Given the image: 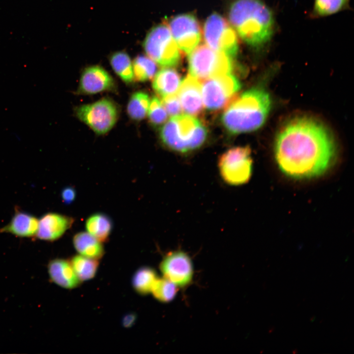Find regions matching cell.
<instances>
[{
	"mask_svg": "<svg viewBox=\"0 0 354 354\" xmlns=\"http://www.w3.org/2000/svg\"><path fill=\"white\" fill-rule=\"evenodd\" d=\"M274 154L280 170L295 179L319 177L333 165L336 155L334 140L321 123L308 117L295 118L280 130Z\"/></svg>",
	"mask_w": 354,
	"mask_h": 354,
	"instance_id": "1",
	"label": "cell"
},
{
	"mask_svg": "<svg viewBox=\"0 0 354 354\" xmlns=\"http://www.w3.org/2000/svg\"><path fill=\"white\" fill-rule=\"evenodd\" d=\"M228 17L236 34L252 49L262 52L271 43L276 31V18L264 0H233Z\"/></svg>",
	"mask_w": 354,
	"mask_h": 354,
	"instance_id": "2",
	"label": "cell"
},
{
	"mask_svg": "<svg viewBox=\"0 0 354 354\" xmlns=\"http://www.w3.org/2000/svg\"><path fill=\"white\" fill-rule=\"evenodd\" d=\"M270 106V98L266 91L252 88L232 101L224 111L221 121L232 134L253 131L263 124Z\"/></svg>",
	"mask_w": 354,
	"mask_h": 354,
	"instance_id": "3",
	"label": "cell"
},
{
	"mask_svg": "<svg viewBox=\"0 0 354 354\" xmlns=\"http://www.w3.org/2000/svg\"><path fill=\"white\" fill-rule=\"evenodd\" d=\"M207 130L200 121L191 115L172 117L161 128L162 143L178 153H188L199 149L205 143Z\"/></svg>",
	"mask_w": 354,
	"mask_h": 354,
	"instance_id": "4",
	"label": "cell"
},
{
	"mask_svg": "<svg viewBox=\"0 0 354 354\" xmlns=\"http://www.w3.org/2000/svg\"><path fill=\"white\" fill-rule=\"evenodd\" d=\"M232 59L206 45L198 46L189 54V74L198 79H206L231 73L233 68Z\"/></svg>",
	"mask_w": 354,
	"mask_h": 354,
	"instance_id": "5",
	"label": "cell"
},
{
	"mask_svg": "<svg viewBox=\"0 0 354 354\" xmlns=\"http://www.w3.org/2000/svg\"><path fill=\"white\" fill-rule=\"evenodd\" d=\"M248 146L232 148L222 153L218 160V170L223 181L231 186L248 182L252 173L253 161Z\"/></svg>",
	"mask_w": 354,
	"mask_h": 354,
	"instance_id": "6",
	"label": "cell"
},
{
	"mask_svg": "<svg viewBox=\"0 0 354 354\" xmlns=\"http://www.w3.org/2000/svg\"><path fill=\"white\" fill-rule=\"evenodd\" d=\"M143 46L148 57L161 66H174L180 61L179 49L165 24L152 28L147 34Z\"/></svg>",
	"mask_w": 354,
	"mask_h": 354,
	"instance_id": "7",
	"label": "cell"
},
{
	"mask_svg": "<svg viewBox=\"0 0 354 354\" xmlns=\"http://www.w3.org/2000/svg\"><path fill=\"white\" fill-rule=\"evenodd\" d=\"M76 116L94 133L103 135L110 131L116 123L118 110L116 103L108 98L77 107Z\"/></svg>",
	"mask_w": 354,
	"mask_h": 354,
	"instance_id": "8",
	"label": "cell"
},
{
	"mask_svg": "<svg viewBox=\"0 0 354 354\" xmlns=\"http://www.w3.org/2000/svg\"><path fill=\"white\" fill-rule=\"evenodd\" d=\"M203 32L206 44L210 48L231 58L237 54V34L230 23L220 14L214 13L208 17Z\"/></svg>",
	"mask_w": 354,
	"mask_h": 354,
	"instance_id": "9",
	"label": "cell"
},
{
	"mask_svg": "<svg viewBox=\"0 0 354 354\" xmlns=\"http://www.w3.org/2000/svg\"><path fill=\"white\" fill-rule=\"evenodd\" d=\"M240 88V82L231 73L206 79L202 85L204 105L210 111L221 110L232 102Z\"/></svg>",
	"mask_w": 354,
	"mask_h": 354,
	"instance_id": "10",
	"label": "cell"
},
{
	"mask_svg": "<svg viewBox=\"0 0 354 354\" xmlns=\"http://www.w3.org/2000/svg\"><path fill=\"white\" fill-rule=\"evenodd\" d=\"M168 27L178 48L184 53L189 54L199 45L201 30L198 20L192 14L184 13L173 17Z\"/></svg>",
	"mask_w": 354,
	"mask_h": 354,
	"instance_id": "11",
	"label": "cell"
},
{
	"mask_svg": "<svg viewBox=\"0 0 354 354\" xmlns=\"http://www.w3.org/2000/svg\"><path fill=\"white\" fill-rule=\"evenodd\" d=\"M163 277L177 287H184L192 279L193 268L190 257L180 250L168 253L160 264Z\"/></svg>",
	"mask_w": 354,
	"mask_h": 354,
	"instance_id": "12",
	"label": "cell"
},
{
	"mask_svg": "<svg viewBox=\"0 0 354 354\" xmlns=\"http://www.w3.org/2000/svg\"><path fill=\"white\" fill-rule=\"evenodd\" d=\"M115 88L116 84L112 76L103 67L93 65L83 70L77 92L80 94H94L113 90Z\"/></svg>",
	"mask_w": 354,
	"mask_h": 354,
	"instance_id": "13",
	"label": "cell"
},
{
	"mask_svg": "<svg viewBox=\"0 0 354 354\" xmlns=\"http://www.w3.org/2000/svg\"><path fill=\"white\" fill-rule=\"evenodd\" d=\"M73 217L55 212H49L39 220L36 236L40 240L53 241L60 238L73 225Z\"/></svg>",
	"mask_w": 354,
	"mask_h": 354,
	"instance_id": "14",
	"label": "cell"
},
{
	"mask_svg": "<svg viewBox=\"0 0 354 354\" xmlns=\"http://www.w3.org/2000/svg\"><path fill=\"white\" fill-rule=\"evenodd\" d=\"M177 95L184 112L191 116L200 114L203 109L202 84L188 74L180 85Z\"/></svg>",
	"mask_w": 354,
	"mask_h": 354,
	"instance_id": "15",
	"label": "cell"
},
{
	"mask_svg": "<svg viewBox=\"0 0 354 354\" xmlns=\"http://www.w3.org/2000/svg\"><path fill=\"white\" fill-rule=\"evenodd\" d=\"M48 270L52 281L62 288L74 289L81 283L70 261L68 260L59 258L51 260L48 264Z\"/></svg>",
	"mask_w": 354,
	"mask_h": 354,
	"instance_id": "16",
	"label": "cell"
},
{
	"mask_svg": "<svg viewBox=\"0 0 354 354\" xmlns=\"http://www.w3.org/2000/svg\"><path fill=\"white\" fill-rule=\"evenodd\" d=\"M39 220L28 213L16 208L10 222L0 229V233H7L20 237L36 236Z\"/></svg>",
	"mask_w": 354,
	"mask_h": 354,
	"instance_id": "17",
	"label": "cell"
},
{
	"mask_svg": "<svg viewBox=\"0 0 354 354\" xmlns=\"http://www.w3.org/2000/svg\"><path fill=\"white\" fill-rule=\"evenodd\" d=\"M180 84L178 73L173 68L166 67L155 74L152 86L156 93L163 98L176 94Z\"/></svg>",
	"mask_w": 354,
	"mask_h": 354,
	"instance_id": "18",
	"label": "cell"
},
{
	"mask_svg": "<svg viewBox=\"0 0 354 354\" xmlns=\"http://www.w3.org/2000/svg\"><path fill=\"white\" fill-rule=\"evenodd\" d=\"M73 244L79 255L96 260L100 259L104 254L102 242L87 232H81L73 237Z\"/></svg>",
	"mask_w": 354,
	"mask_h": 354,
	"instance_id": "19",
	"label": "cell"
},
{
	"mask_svg": "<svg viewBox=\"0 0 354 354\" xmlns=\"http://www.w3.org/2000/svg\"><path fill=\"white\" fill-rule=\"evenodd\" d=\"M113 226L110 217L102 213L91 215L85 223L87 232L102 243L109 239Z\"/></svg>",
	"mask_w": 354,
	"mask_h": 354,
	"instance_id": "20",
	"label": "cell"
},
{
	"mask_svg": "<svg viewBox=\"0 0 354 354\" xmlns=\"http://www.w3.org/2000/svg\"><path fill=\"white\" fill-rule=\"evenodd\" d=\"M350 0H314L309 16L311 19H318L350 10Z\"/></svg>",
	"mask_w": 354,
	"mask_h": 354,
	"instance_id": "21",
	"label": "cell"
},
{
	"mask_svg": "<svg viewBox=\"0 0 354 354\" xmlns=\"http://www.w3.org/2000/svg\"><path fill=\"white\" fill-rule=\"evenodd\" d=\"M110 62L115 72L124 83L129 84L133 82V63L125 52L113 53L110 57Z\"/></svg>",
	"mask_w": 354,
	"mask_h": 354,
	"instance_id": "22",
	"label": "cell"
},
{
	"mask_svg": "<svg viewBox=\"0 0 354 354\" xmlns=\"http://www.w3.org/2000/svg\"><path fill=\"white\" fill-rule=\"evenodd\" d=\"M150 99L145 92L139 91L130 96L127 105V113L129 118L140 121L148 115Z\"/></svg>",
	"mask_w": 354,
	"mask_h": 354,
	"instance_id": "23",
	"label": "cell"
},
{
	"mask_svg": "<svg viewBox=\"0 0 354 354\" xmlns=\"http://www.w3.org/2000/svg\"><path fill=\"white\" fill-rule=\"evenodd\" d=\"M158 278L153 268L147 266L140 267L133 275L132 280L133 287L139 294L147 295L151 292Z\"/></svg>",
	"mask_w": 354,
	"mask_h": 354,
	"instance_id": "24",
	"label": "cell"
},
{
	"mask_svg": "<svg viewBox=\"0 0 354 354\" xmlns=\"http://www.w3.org/2000/svg\"><path fill=\"white\" fill-rule=\"evenodd\" d=\"M70 261L81 282L91 279L95 275L99 266L98 260L79 254L73 256Z\"/></svg>",
	"mask_w": 354,
	"mask_h": 354,
	"instance_id": "25",
	"label": "cell"
},
{
	"mask_svg": "<svg viewBox=\"0 0 354 354\" xmlns=\"http://www.w3.org/2000/svg\"><path fill=\"white\" fill-rule=\"evenodd\" d=\"M134 80L143 82L153 78L157 71L156 62L148 57L137 56L133 62Z\"/></svg>",
	"mask_w": 354,
	"mask_h": 354,
	"instance_id": "26",
	"label": "cell"
},
{
	"mask_svg": "<svg viewBox=\"0 0 354 354\" xmlns=\"http://www.w3.org/2000/svg\"><path fill=\"white\" fill-rule=\"evenodd\" d=\"M177 287L175 284L165 278H158L151 293L158 300L162 302H168L172 300L176 296L177 292Z\"/></svg>",
	"mask_w": 354,
	"mask_h": 354,
	"instance_id": "27",
	"label": "cell"
},
{
	"mask_svg": "<svg viewBox=\"0 0 354 354\" xmlns=\"http://www.w3.org/2000/svg\"><path fill=\"white\" fill-rule=\"evenodd\" d=\"M148 115L149 122L154 126H159L167 120L168 114L158 97L154 96L150 100Z\"/></svg>",
	"mask_w": 354,
	"mask_h": 354,
	"instance_id": "28",
	"label": "cell"
},
{
	"mask_svg": "<svg viewBox=\"0 0 354 354\" xmlns=\"http://www.w3.org/2000/svg\"><path fill=\"white\" fill-rule=\"evenodd\" d=\"M161 103L167 114L172 117L178 116L182 112L181 106L176 93L163 97Z\"/></svg>",
	"mask_w": 354,
	"mask_h": 354,
	"instance_id": "29",
	"label": "cell"
},
{
	"mask_svg": "<svg viewBox=\"0 0 354 354\" xmlns=\"http://www.w3.org/2000/svg\"><path fill=\"white\" fill-rule=\"evenodd\" d=\"M76 197V190L72 186H67L64 188L61 192V198L64 204H72L75 201Z\"/></svg>",
	"mask_w": 354,
	"mask_h": 354,
	"instance_id": "30",
	"label": "cell"
},
{
	"mask_svg": "<svg viewBox=\"0 0 354 354\" xmlns=\"http://www.w3.org/2000/svg\"><path fill=\"white\" fill-rule=\"evenodd\" d=\"M137 318V315L133 312L126 314L122 318V324L125 328H130L133 326Z\"/></svg>",
	"mask_w": 354,
	"mask_h": 354,
	"instance_id": "31",
	"label": "cell"
},
{
	"mask_svg": "<svg viewBox=\"0 0 354 354\" xmlns=\"http://www.w3.org/2000/svg\"><path fill=\"white\" fill-rule=\"evenodd\" d=\"M315 317H314V316L313 317V318H311V319H312V320L311 319V321H312V322L313 321V320H315Z\"/></svg>",
	"mask_w": 354,
	"mask_h": 354,
	"instance_id": "32",
	"label": "cell"
}]
</instances>
